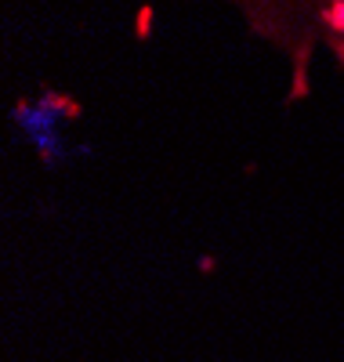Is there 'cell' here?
<instances>
[{"label":"cell","instance_id":"cell-1","mask_svg":"<svg viewBox=\"0 0 344 362\" xmlns=\"http://www.w3.org/2000/svg\"><path fill=\"white\" fill-rule=\"evenodd\" d=\"M330 18H333L337 29H344V4H333V8H330Z\"/></svg>","mask_w":344,"mask_h":362}]
</instances>
